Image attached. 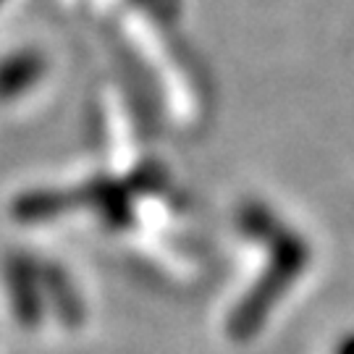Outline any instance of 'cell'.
<instances>
[{
  "instance_id": "cell-1",
  "label": "cell",
  "mask_w": 354,
  "mask_h": 354,
  "mask_svg": "<svg viewBox=\"0 0 354 354\" xmlns=\"http://www.w3.org/2000/svg\"><path fill=\"white\" fill-rule=\"evenodd\" d=\"M310 260V244L302 234L286 228L279 239L270 244V257L263 270V279L254 283V289L244 297L239 310L231 317V330L236 336L252 333L257 323H263V317L270 313L273 302L286 294L294 281L302 276Z\"/></svg>"
},
{
  "instance_id": "cell-2",
  "label": "cell",
  "mask_w": 354,
  "mask_h": 354,
  "mask_svg": "<svg viewBox=\"0 0 354 354\" xmlns=\"http://www.w3.org/2000/svg\"><path fill=\"white\" fill-rule=\"evenodd\" d=\"M74 197V210L76 207H87L97 215L105 228L111 231H124L134 223V192L129 187V181L113 178L108 174L89 178L82 187L71 189Z\"/></svg>"
},
{
  "instance_id": "cell-3",
  "label": "cell",
  "mask_w": 354,
  "mask_h": 354,
  "mask_svg": "<svg viewBox=\"0 0 354 354\" xmlns=\"http://www.w3.org/2000/svg\"><path fill=\"white\" fill-rule=\"evenodd\" d=\"M115 53H118V66H121V87H124L131 113L137 115V124L145 134L158 131L160 105H163L158 82L152 79L150 68L140 58L137 50L131 53L129 45H121V48H115Z\"/></svg>"
},
{
  "instance_id": "cell-4",
  "label": "cell",
  "mask_w": 354,
  "mask_h": 354,
  "mask_svg": "<svg viewBox=\"0 0 354 354\" xmlns=\"http://www.w3.org/2000/svg\"><path fill=\"white\" fill-rule=\"evenodd\" d=\"M3 279L13 313L21 323H37L42 315V276L26 252H8L3 260Z\"/></svg>"
},
{
  "instance_id": "cell-5",
  "label": "cell",
  "mask_w": 354,
  "mask_h": 354,
  "mask_svg": "<svg viewBox=\"0 0 354 354\" xmlns=\"http://www.w3.org/2000/svg\"><path fill=\"white\" fill-rule=\"evenodd\" d=\"M48 71V61L37 48H19L0 58V102H13L35 89Z\"/></svg>"
},
{
  "instance_id": "cell-6",
  "label": "cell",
  "mask_w": 354,
  "mask_h": 354,
  "mask_svg": "<svg viewBox=\"0 0 354 354\" xmlns=\"http://www.w3.org/2000/svg\"><path fill=\"white\" fill-rule=\"evenodd\" d=\"M74 210L71 189H29L21 192L11 205V215L19 223H45Z\"/></svg>"
},
{
  "instance_id": "cell-7",
  "label": "cell",
  "mask_w": 354,
  "mask_h": 354,
  "mask_svg": "<svg viewBox=\"0 0 354 354\" xmlns=\"http://www.w3.org/2000/svg\"><path fill=\"white\" fill-rule=\"evenodd\" d=\"M39 276H42V291L48 294L55 315L64 323H71V326L79 323L84 315V307H82V297H79L71 276L58 263H42Z\"/></svg>"
},
{
  "instance_id": "cell-8",
  "label": "cell",
  "mask_w": 354,
  "mask_h": 354,
  "mask_svg": "<svg viewBox=\"0 0 354 354\" xmlns=\"http://www.w3.org/2000/svg\"><path fill=\"white\" fill-rule=\"evenodd\" d=\"M236 226H239V231L247 239L266 241V244H273L286 231L279 213L268 203H263V200H247V203H241L239 213H236Z\"/></svg>"
},
{
  "instance_id": "cell-9",
  "label": "cell",
  "mask_w": 354,
  "mask_h": 354,
  "mask_svg": "<svg viewBox=\"0 0 354 354\" xmlns=\"http://www.w3.org/2000/svg\"><path fill=\"white\" fill-rule=\"evenodd\" d=\"M127 181L137 197H145V194H163L165 187H168V171H165V165L158 163V160H145V163H140L131 171V176H129Z\"/></svg>"
},
{
  "instance_id": "cell-10",
  "label": "cell",
  "mask_w": 354,
  "mask_h": 354,
  "mask_svg": "<svg viewBox=\"0 0 354 354\" xmlns=\"http://www.w3.org/2000/svg\"><path fill=\"white\" fill-rule=\"evenodd\" d=\"M129 6L137 8L145 19H150L160 29L174 26L181 16V0H129Z\"/></svg>"
},
{
  "instance_id": "cell-11",
  "label": "cell",
  "mask_w": 354,
  "mask_h": 354,
  "mask_svg": "<svg viewBox=\"0 0 354 354\" xmlns=\"http://www.w3.org/2000/svg\"><path fill=\"white\" fill-rule=\"evenodd\" d=\"M336 354H354V336L344 339L342 346H339V352H336Z\"/></svg>"
},
{
  "instance_id": "cell-12",
  "label": "cell",
  "mask_w": 354,
  "mask_h": 354,
  "mask_svg": "<svg viewBox=\"0 0 354 354\" xmlns=\"http://www.w3.org/2000/svg\"><path fill=\"white\" fill-rule=\"evenodd\" d=\"M0 3H3V0H0Z\"/></svg>"
}]
</instances>
